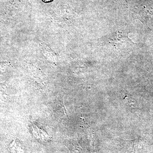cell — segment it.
Here are the masks:
<instances>
[{"label": "cell", "mask_w": 153, "mask_h": 153, "mask_svg": "<svg viewBox=\"0 0 153 153\" xmlns=\"http://www.w3.org/2000/svg\"><path fill=\"white\" fill-rule=\"evenodd\" d=\"M33 134L36 139L43 142L48 141L50 139L49 136L46 132L38 128L35 125L33 126Z\"/></svg>", "instance_id": "cell-1"}, {"label": "cell", "mask_w": 153, "mask_h": 153, "mask_svg": "<svg viewBox=\"0 0 153 153\" xmlns=\"http://www.w3.org/2000/svg\"><path fill=\"white\" fill-rule=\"evenodd\" d=\"M42 1L45 3H49L52 2V1H54V0H42Z\"/></svg>", "instance_id": "cell-2"}, {"label": "cell", "mask_w": 153, "mask_h": 153, "mask_svg": "<svg viewBox=\"0 0 153 153\" xmlns=\"http://www.w3.org/2000/svg\"><path fill=\"white\" fill-rule=\"evenodd\" d=\"M123 1L124 3H125V4H127V0H123Z\"/></svg>", "instance_id": "cell-3"}]
</instances>
